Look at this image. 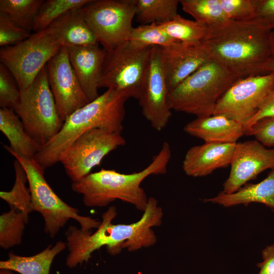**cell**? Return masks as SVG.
<instances>
[{
  "mask_svg": "<svg viewBox=\"0 0 274 274\" xmlns=\"http://www.w3.org/2000/svg\"><path fill=\"white\" fill-rule=\"evenodd\" d=\"M63 46L61 38L50 25L16 45L1 47V63L11 73L22 91L33 82Z\"/></svg>",
  "mask_w": 274,
  "mask_h": 274,
  "instance_id": "cell-8",
  "label": "cell"
},
{
  "mask_svg": "<svg viewBox=\"0 0 274 274\" xmlns=\"http://www.w3.org/2000/svg\"><path fill=\"white\" fill-rule=\"evenodd\" d=\"M168 93L161 61L160 47L153 46L138 100L143 116L158 131L165 128L172 116L167 102Z\"/></svg>",
  "mask_w": 274,
  "mask_h": 274,
  "instance_id": "cell-14",
  "label": "cell"
},
{
  "mask_svg": "<svg viewBox=\"0 0 274 274\" xmlns=\"http://www.w3.org/2000/svg\"><path fill=\"white\" fill-rule=\"evenodd\" d=\"M171 155L170 145L164 142L158 154L142 170L123 174L102 168L90 173L79 182H73L71 188L82 195L83 203L87 207H105L116 200H120L143 212L148 198L141 184L150 176L165 174Z\"/></svg>",
  "mask_w": 274,
  "mask_h": 274,
  "instance_id": "cell-4",
  "label": "cell"
},
{
  "mask_svg": "<svg viewBox=\"0 0 274 274\" xmlns=\"http://www.w3.org/2000/svg\"><path fill=\"white\" fill-rule=\"evenodd\" d=\"M274 86V73L238 79L218 101L213 115L244 126L255 115Z\"/></svg>",
  "mask_w": 274,
  "mask_h": 274,
  "instance_id": "cell-12",
  "label": "cell"
},
{
  "mask_svg": "<svg viewBox=\"0 0 274 274\" xmlns=\"http://www.w3.org/2000/svg\"><path fill=\"white\" fill-rule=\"evenodd\" d=\"M80 11L98 43L109 51L127 40L136 8L135 0H93Z\"/></svg>",
  "mask_w": 274,
  "mask_h": 274,
  "instance_id": "cell-10",
  "label": "cell"
},
{
  "mask_svg": "<svg viewBox=\"0 0 274 274\" xmlns=\"http://www.w3.org/2000/svg\"><path fill=\"white\" fill-rule=\"evenodd\" d=\"M46 69L58 114L64 122L73 112L90 101L71 65L65 46L48 61Z\"/></svg>",
  "mask_w": 274,
  "mask_h": 274,
  "instance_id": "cell-13",
  "label": "cell"
},
{
  "mask_svg": "<svg viewBox=\"0 0 274 274\" xmlns=\"http://www.w3.org/2000/svg\"><path fill=\"white\" fill-rule=\"evenodd\" d=\"M28 222L21 212L10 209L0 216V247L9 249L22 243L25 225Z\"/></svg>",
  "mask_w": 274,
  "mask_h": 274,
  "instance_id": "cell-30",
  "label": "cell"
},
{
  "mask_svg": "<svg viewBox=\"0 0 274 274\" xmlns=\"http://www.w3.org/2000/svg\"><path fill=\"white\" fill-rule=\"evenodd\" d=\"M135 16L142 24L165 23L179 15L178 0H135Z\"/></svg>",
  "mask_w": 274,
  "mask_h": 274,
  "instance_id": "cell-24",
  "label": "cell"
},
{
  "mask_svg": "<svg viewBox=\"0 0 274 274\" xmlns=\"http://www.w3.org/2000/svg\"><path fill=\"white\" fill-rule=\"evenodd\" d=\"M184 130L205 143H236L245 134L242 124L219 115L197 117L188 123Z\"/></svg>",
  "mask_w": 274,
  "mask_h": 274,
  "instance_id": "cell-19",
  "label": "cell"
},
{
  "mask_svg": "<svg viewBox=\"0 0 274 274\" xmlns=\"http://www.w3.org/2000/svg\"><path fill=\"white\" fill-rule=\"evenodd\" d=\"M127 41L141 47H165L179 42L163 30L156 23L133 27Z\"/></svg>",
  "mask_w": 274,
  "mask_h": 274,
  "instance_id": "cell-31",
  "label": "cell"
},
{
  "mask_svg": "<svg viewBox=\"0 0 274 274\" xmlns=\"http://www.w3.org/2000/svg\"><path fill=\"white\" fill-rule=\"evenodd\" d=\"M51 25L56 30L64 46H85L98 44L80 9L66 12Z\"/></svg>",
  "mask_w": 274,
  "mask_h": 274,
  "instance_id": "cell-23",
  "label": "cell"
},
{
  "mask_svg": "<svg viewBox=\"0 0 274 274\" xmlns=\"http://www.w3.org/2000/svg\"><path fill=\"white\" fill-rule=\"evenodd\" d=\"M150 47H141L129 41L107 51L99 88L117 90L139 99L147 72Z\"/></svg>",
  "mask_w": 274,
  "mask_h": 274,
  "instance_id": "cell-9",
  "label": "cell"
},
{
  "mask_svg": "<svg viewBox=\"0 0 274 274\" xmlns=\"http://www.w3.org/2000/svg\"><path fill=\"white\" fill-rule=\"evenodd\" d=\"M270 44L272 55H274V29L271 30L270 34Z\"/></svg>",
  "mask_w": 274,
  "mask_h": 274,
  "instance_id": "cell-40",
  "label": "cell"
},
{
  "mask_svg": "<svg viewBox=\"0 0 274 274\" xmlns=\"http://www.w3.org/2000/svg\"><path fill=\"white\" fill-rule=\"evenodd\" d=\"M206 202L217 203L225 207L252 202L261 203L274 211V168L262 181L256 184H246L231 194L222 191L217 196L204 199Z\"/></svg>",
  "mask_w": 274,
  "mask_h": 274,
  "instance_id": "cell-20",
  "label": "cell"
},
{
  "mask_svg": "<svg viewBox=\"0 0 274 274\" xmlns=\"http://www.w3.org/2000/svg\"><path fill=\"white\" fill-rule=\"evenodd\" d=\"M236 143H204L192 147L183 161L184 172L189 176L201 177L217 169L227 167L230 164Z\"/></svg>",
  "mask_w": 274,
  "mask_h": 274,
  "instance_id": "cell-18",
  "label": "cell"
},
{
  "mask_svg": "<svg viewBox=\"0 0 274 274\" xmlns=\"http://www.w3.org/2000/svg\"><path fill=\"white\" fill-rule=\"evenodd\" d=\"M157 24L172 38L187 44L201 43L208 30L206 25L185 19L179 15L170 21Z\"/></svg>",
  "mask_w": 274,
  "mask_h": 274,
  "instance_id": "cell-28",
  "label": "cell"
},
{
  "mask_svg": "<svg viewBox=\"0 0 274 274\" xmlns=\"http://www.w3.org/2000/svg\"><path fill=\"white\" fill-rule=\"evenodd\" d=\"M238 79L210 59L169 92L168 107L197 117L213 115L218 101Z\"/></svg>",
  "mask_w": 274,
  "mask_h": 274,
  "instance_id": "cell-5",
  "label": "cell"
},
{
  "mask_svg": "<svg viewBox=\"0 0 274 274\" xmlns=\"http://www.w3.org/2000/svg\"><path fill=\"white\" fill-rule=\"evenodd\" d=\"M0 130L9 142V146L4 145L5 149L9 153L32 159L42 147L28 134L22 121L12 108H1Z\"/></svg>",
  "mask_w": 274,
  "mask_h": 274,
  "instance_id": "cell-21",
  "label": "cell"
},
{
  "mask_svg": "<svg viewBox=\"0 0 274 274\" xmlns=\"http://www.w3.org/2000/svg\"><path fill=\"white\" fill-rule=\"evenodd\" d=\"M12 109L28 134L42 146L59 132L63 122L49 85L46 65L27 88L20 91Z\"/></svg>",
  "mask_w": 274,
  "mask_h": 274,
  "instance_id": "cell-7",
  "label": "cell"
},
{
  "mask_svg": "<svg viewBox=\"0 0 274 274\" xmlns=\"http://www.w3.org/2000/svg\"><path fill=\"white\" fill-rule=\"evenodd\" d=\"M273 116L274 86L255 115L244 126L245 132L260 119Z\"/></svg>",
  "mask_w": 274,
  "mask_h": 274,
  "instance_id": "cell-37",
  "label": "cell"
},
{
  "mask_svg": "<svg viewBox=\"0 0 274 274\" xmlns=\"http://www.w3.org/2000/svg\"><path fill=\"white\" fill-rule=\"evenodd\" d=\"M30 31L17 25L6 14L0 12V46L16 45L27 39Z\"/></svg>",
  "mask_w": 274,
  "mask_h": 274,
  "instance_id": "cell-34",
  "label": "cell"
},
{
  "mask_svg": "<svg viewBox=\"0 0 274 274\" xmlns=\"http://www.w3.org/2000/svg\"><path fill=\"white\" fill-rule=\"evenodd\" d=\"M255 18L271 30L274 29V0H255Z\"/></svg>",
  "mask_w": 274,
  "mask_h": 274,
  "instance_id": "cell-36",
  "label": "cell"
},
{
  "mask_svg": "<svg viewBox=\"0 0 274 274\" xmlns=\"http://www.w3.org/2000/svg\"><path fill=\"white\" fill-rule=\"evenodd\" d=\"M220 2L229 20L245 21L255 18V0H220Z\"/></svg>",
  "mask_w": 274,
  "mask_h": 274,
  "instance_id": "cell-32",
  "label": "cell"
},
{
  "mask_svg": "<svg viewBox=\"0 0 274 274\" xmlns=\"http://www.w3.org/2000/svg\"><path fill=\"white\" fill-rule=\"evenodd\" d=\"M264 74L274 73V55H272L265 64L263 69Z\"/></svg>",
  "mask_w": 274,
  "mask_h": 274,
  "instance_id": "cell-39",
  "label": "cell"
},
{
  "mask_svg": "<svg viewBox=\"0 0 274 274\" xmlns=\"http://www.w3.org/2000/svg\"><path fill=\"white\" fill-rule=\"evenodd\" d=\"M66 47L71 65L90 102L99 95L98 89L107 52L98 44Z\"/></svg>",
  "mask_w": 274,
  "mask_h": 274,
  "instance_id": "cell-17",
  "label": "cell"
},
{
  "mask_svg": "<svg viewBox=\"0 0 274 274\" xmlns=\"http://www.w3.org/2000/svg\"><path fill=\"white\" fill-rule=\"evenodd\" d=\"M263 261L257 264L258 274H274V243L262 251Z\"/></svg>",
  "mask_w": 274,
  "mask_h": 274,
  "instance_id": "cell-38",
  "label": "cell"
},
{
  "mask_svg": "<svg viewBox=\"0 0 274 274\" xmlns=\"http://www.w3.org/2000/svg\"><path fill=\"white\" fill-rule=\"evenodd\" d=\"M159 47L169 92L210 60L202 43L187 44L177 42Z\"/></svg>",
  "mask_w": 274,
  "mask_h": 274,
  "instance_id": "cell-16",
  "label": "cell"
},
{
  "mask_svg": "<svg viewBox=\"0 0 274 274\" xmlns=\"http://www.w3.org/2000/svg\"><path fill=\"white\" fill-rule=\"evenodd\" d=\"M117 215L116 207H110L102 215L100 223L94 232L73 225L68 227L65 235L68 251L65 264L69 268L87 262L92 253L103 247L109 254L115 256L123 249L135 252L156 243L152 228L161 224L163 213L155 198H148L142 216L134 223L113 224Z\"/></svg>",
  "mask_w": 274,
  "mask_h": 274,
  "instance_id": "cell-1",
  "label": "cell"
},
{
  "mask_svg": "<svg viewBox=\"0 0 274 274\" xmlns=\"http://www.w3.org/2000/svg\"><path fill=\"white\" fill-rule=\"evenodd\" d=\"M20 91L18 84L9 70L0 63V107H12L18 102Z\"/></svg>",
  "mask_w": 274,
  "mask_h": 274,
  "instance_id": "cell-33",
  "label": "cell"
},
{
  "mask_svg": "<svg viewBox=\"0 0 274 274\" xmlns=\"http://www.w3.org/2000/svg\"><path fill=\"white\" fill-rule=\"evenodd\" d=\"M43 0H1L0 12L18 26L31 31Z\"/></svg>",
  "mask_w": 274,
  "mask_h": 274,
  "instance_id": "cell-29",
  "label": "cell"
},
{
  "mask_svg": "<svg viewBox=\"0 0 274 274\" xmlns=\"http://www.w3.org/2000/svg\"><path fill=\"white\" fill-rule=\"evenodd\" d=\"M13 164L15 170L13 186L10 191H1L0 198L8 204L10 209L21 212L28 222L29 214L32 210L30 191L26 186L27 176L18 160L15 159Z\"/></svg>",
  "mask_w": 274,
  "mask_h": 274,
  "instance_id": "cell-25",
  "label": "cell"
},
{
  "mask_svg": "<svg viewBox=\"0 0 274 274\" xmlns=\"http://www.w3.org/2000/svg\"><path fill=\"white\" fill-rule=\"evenodd\" d=\"M129 98L125 94L108 89L94 100L71 114L59 132L35 156L44 169L60 162L63 153L82 134L100 128L121 133L125 115V104Z\"/></svg>",
  "mask_w": 274,
  "mask_h": 274,
  "instance_id": "cell-3",
  "label": "cell"
},
{
  "mask_svg": "<svg viewBox=\"0 0 274 274\" xmlns=\"http://www.w3.org/2000/svg\"><path fill=\"white\" fill-rule=\"evenodd\" d=\"M271 31L256 19L228 20L208 26L201 43L210 59L238 78H244L264 74V67L272 56Z\"/></svg>",
  "mask_w": 274,
  "mask_h": 274,
  "instance_id": "cell-2",
  "label": "cell"
},
{
  "mask_svg": "<svg viewBox=\"0 0 274 274\" xmlns=\"http://www.w3.org/2000/svg\"><path fill=\"white\" fill-rule=\"evenodd\" d=\"M245 134L253 135L264 146L274 148V116L257 121L245 131Z\"/></svg>",
  "mask_w": 274,
  "mask_h": 274,
  "instance_id": "cell-35",
  "label": "cell"
},
{
  "mask_svg": "<svg viewBox=\"0 0 274 274\" xmlns=\"http://www.w3.org/2000/svg\"><path fill=\"white\" fill-rule=\"evenodd\" d=\"M184 12L195 21L207 26L222 23L229 20L221 7L220 0H180Z\"/></svg>",
  "mask_w": 274,
  "mask_h": 274,
  "instance_id": "cell-26",
  "label": "cell"
},
{
  "mask_svg": "<svg viewBox=\"0 0 274 274\" xmlns=\"http://www.w3.org/2000/svg\"><path fill=\"white\" fill-rule=\"evenodd\" d=\"M10 153L25 172L32 211L42 216L45 223L44 231L51 238H54L70 219L76 221L83 230L98 227L100 221L80 215L78 209L68 205L56 194L45 178L44 169L33 158H25L12 152Z\"/></svg>",
  "mask_w": 274,
  "mask_h": 274,
  "instance_id": "cell-6",
  "label": "cell"
},
{
  "mask_svg": "<svg viewBox=\"0 0 274 274\" xmlns=\"http://www.w3.org/2000/svg\"><path fill=\"white\" fill-rule=\"evenodd\" d=\"M93 0L43 1L35 19L32 30L40 31L47 28L66 12L81 9Z\"/></svg>",
  "mask_w": 274,
  "mask_h": 274,
  "instance_id": "cell-27",
  "label": "cell"
},
{
  "mask_svg": "<svg viewBox=\"0 0 274 274\" xmlns=\"http://www.w3.org/2000/svg\"><path fill=\"white\" fill-rule=\"evenodd\" d=\"M66 248V243L59 241L54 245H49L42 251L31 256H20L10 252L7 259L0 261V269L11 270L20 274H50L54 259Z\"/></svg>",
  "mask_w": 274,
  "mask_h": 274,
  "instance_id": "cell-22",
  "label": "cell"
},
{
  "mask_svg": "<svg viewBox=\"0 0 274 274\" xmlns=\"http://www.w3.org/2000/svg\"><path fill=\"white\" fill-rule=\"evenodd\" d=\"M121 133L94 128L79 136L62 155L60 162L73 182L81 181L111 152L123 146Z\"/></svg>",
  "mask_w": 274,
  "mask_h": 274,
  "instance_id": "cell-11",
  "label": "cell"
},
{
  "mask_svg": "<svg viewBox=\"0 0 274 274\" xmlns=\"http://www.w3.org/2000/svg\"><path fill=\"white\" fill-rule=\"evenodd\" d=\"M230 173L223 184V192H235L258 175L274 168V148L268 149L258 141L236 143Z\"/></svg>",
  "mask_w": 274,
  "mask_h": 274,
  "instance_id": "cell-15",
  "label": "cell"
},
{
  "mask_svg": "<svg viewBox=\"0 0 274 274\" xmlns=\"http://www.w3.org/2000/svg\"><path fill=\"white\" fill-rule=\"evenodd\" d=\"M0 274H15L13 271L9 269H0Z\"/></svg>",
  "mask_w": 274,
  "mask_h": 274,
  "instance_id": "cell-41",
  "label": "cell"
}]
</instances>
